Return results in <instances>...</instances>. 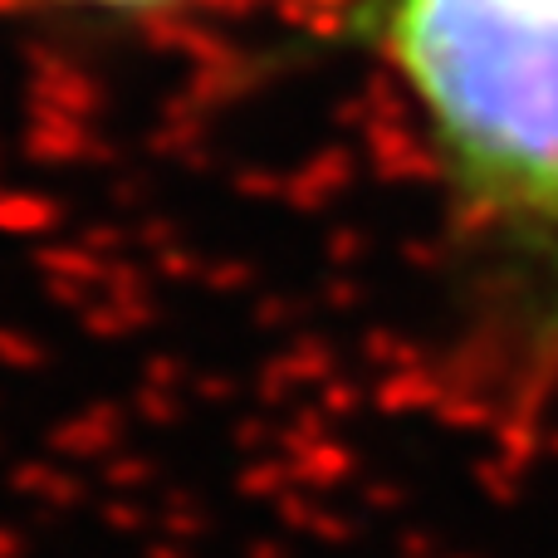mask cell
Instances as JSON below:
<instances>
[{"label":"cell","mask_w":558,"mask_h":558,"mask_svg":"<svg viewBox=\"0 0 558 558\" xmlns=\"http://www.w3.org/2000/svg\"><path fill=\"white\" fill-rule=\"evenodd\" d=\"M377 45L456 192L558 226V0H377Z\"/></svg>","instance_id":"1"},{"label":"cell","mask_w":558,"mask_h":558,"mask_svg":"<svg viewBox=\"0 0 558 558\" xmlns=\"http://www.w3.org/2000/svg\"><path fill=\"white\" fill-rule=\"evenodd\" d=\"M49 5H78V10H162L172 0H49Z\"/></svg>","instance_id":"2"}]
</instances>
